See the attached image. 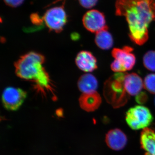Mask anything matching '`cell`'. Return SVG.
Instances as JSON below:
<instances>
[{"mask_svg":"<svg viewBox=\"0 0 155 155\" xmlns=\"http://www.w3.org/2000/svg\"><path fill=\"white\" fill-rule=\"evenodd\" d=\"M116 14L126 18L129 36L134 43L142 45L148 39V27L155 21V0H116Z\"/></svg>","mask_w":155,"mask_h":155,"instance_id":"cell-1","label":"cell"},{"mask_svg":"<svg viewBox=\"0 0 155 155\" xmlns=\"http://www.w3.org/2000/svg\"><path fill=\"white\" fill-rule=\"evenodd\" d=\"M127 125L133 130L144 129L152 122L153 117L148 108L142 105L130 108L126 114Z\"/></svg>","mask_w":155,"mask_h":155,"instance_id":"cell-4","label":"cell"},{"mask_svg":"<svg viewBox=\"0 0 155 155\" xmlns=\"http://www.w3.org/2000/svg\"></svg>","mask_w":155,"mask_h":155,"instance_id":"cell-23","label":"cell"},{"mask_svg":"<svg viewBox=\"0 0 155 155\" xmlns=\"http://www.w3.org/2000/svg\"><path fill=\"white\" fill-rule=\"evenodd\" d=\"M82 22L86 29L93 33L108 28L105 17L101 12L96 10L87 11L84 15Z\"/></svg>","mask_w":155,"mask_h":155,"instance_id":"cell-7","label":"cell"},{"mask_svg":"<svg viewBox=\"0 0 155 155\" xmlns=\"http://www.w3.org/2000/svg\"><path fill=\"white\" fill-rule=\"evenodd\" d=\"M79 105L81 109L88 112L95 111L102 103V98L97 91L89 93H82L79 99Z\"/></svg>","mask_w":155,"mask_h":155,"instance_id":"cell-11","label":"cell"},{"mask_svg":"<svg viewBox=\"0 0 155 155\" xmlns=\"http://www.w3.org/2000/svg\"><path fill=\"white\" fill-rule=\"evenodd\" d=\"M106 142L110 148L120 150L125 147L127 143V137L125 133L119 129H112L107 133Z\"/></svg>","mask_w":155,"mask_h":155,"instance_id":"cell-9","label":"cell"},{"mask_svg":"<svg viewBox=\"0 0 155 155\" xmlns=\"http://www.w3.org/2000/svg\"><path fill=\"white\" fill-rule=\"evenodd\" d=\"M45 61V57L41 54L27 53L14 63L15 73L21 79L34 81L38 87L51 91L49 76L43 67Z\"/></svg>","mask_w":155,"mask_h":155,"instance_id":"cell-2","label":"cell"},{"mask_svg":"<svg viewBox=\"0 0 155 155\" xmlns=\"http://www.w3.org/2000/svg\"><path fill=\"white\" fill-rule=\"evenodd\" d=\"M143 64L148 70L155 72V51H149L143 57Z\"/></svg>","mask_w":155,"mask_h":155,"instance_id":"cell-16","label":"cell"},{"mask_svg":"<svg viewBox=\"0 0 155 155\" xmlns=\"http://www.w3.org/2000/svg\"><path fill=\"white\" fill-rule=\"evenodd\" d=\"M75 63L78 68L84 72H92L97 68L96 58L88 51H81L78 53Z\"/></svg>","mask_w":155,"mask_h":155,"instance_id":"cell-10","label":"cell"},{"mask_svg":"<svg viewBox=\"0 0 155 155\" xmlns=\"http://www.w3.org/2000/svg\"><path fill=\"white\" fill-rule=\"evenodd\" d=\"M81 6L85 8H91L96 5L98 0H78Z\"/></svg>","mask_w":155,"mask_h":155,"instance_id":"cell-19","label":"cell"},{"mask_svg":"<svg viewBox=\"0 0 155 155\" xmlns=\"http://www.w3.org/2000/svg\"><path fill=\"white\" fill-rule=\"evenodd\" d=\"M126 72L116 73L106 81L104 94L107 101L114 108L125 105L129 99L125 89L124 80Z\"/></svg>","mask_w":155,"mask_h":155,"instance_id":"cell-3","label":"cell"},{"mask_svg":"<svg viewBox=\"0 0 155 155\" xmlns=\"http://www.w3.org/2000/svg\"><path fill=\"white\" fill-rule=\"evenodd\" d=\"M137 102L139 104H144L148 100V96L144 92H140L135 98Z\"/></svg>","mask_w":155,"mask_h":155,"instance_id":"cell-20","label":"cell"},{"mask_svg":"<svg viewBox=\"0 0 155 155\" xmlns=\"http://www.w3.org/2000/svg\"><path fill=\"white\" fill-rule=\"evenodd\" d=\"M60 1H61V0H57V2H59Z\"/></svg>","mask_w":155,"mask_h":155,"instance_id":"cell-22","label":"cell"},{"mask_svg":"<svg viewBox=\"0 0 155 155\" xmlns=\"http://www.w3.org/2000/svg\"><path fill=\"white\" fill-rule=\"evenodd\" d=\"M24 0H4V2L8 6L12 8H16L22 5Z\"/></svg>","mask_w":155,"mask_h":155,"instance_id":"cell-21","label":"cell"},{"mask_svg":"<svg viewBox=\"0 0 155 155\" xmlns=\"http://www.w3.org/2000/svg\"><path fill=\"white\" fill-rule=\"evenodd\" d=\"M144 88L150 93L155 94V74L151 73L145 78L143 81Z\"/></svg>","mask_w":155,"mask_h":155,"instance_id":"cell-17","label":"cell"},{"mask_svg":"<svg viewBox=\"0 0 155 155\" xmlns=\"http://www.w3.org/2000/svg\"><path fill=\"white\" fill-rule=\"evenodd\" d=\"M27 93L22 89L12 87H7L2 95L4 107L8 110H17L24 102Z\"/></svg>","mask_w":155,"mask_h":155,"instance_id":"cell-6","label":"cell"},{"mask_svg":"<svg viewBox=\"0 0 155 155\" xmlns=\"http://www.w3.org/2000/svg\"><path fill=\"white\" fill-rule=\"evenodd\" d=\"M133 50V48L125 46L122 48H115L112 51L113 57L120 61L127 71L131 70L135 64V56L132 53Z\"/></svg>","mask_w":155,"mask_h":155,"instance_id":"cell-8","label":"cell"},{"mask_svg":"<svg viewBox=\"0 0 155 155\" xmlns=\"http://www.w3.org/2000/svg\"><path fill=\"white\" fill-rule=\"evenodd\" d=\"M140 144L146 152L145 155H155V132L147 127L143 130L140 135Z\"/></svg>","mask_w":155,"mask_h":155,"instance_id":"cell-13","label":"cell"},{"mask_svg":"<svg viewBox=\"0 0 155 155\" xmlns=\"http://www.w3.org/2000/svg\"><path fill=\"white\" fill-rule=\"evenodd\" d=\"M78 86L82 93L97 91L98 82L94 75L89 73L81 75L78 81Z\"/></svg>","mask_w":155,"mask_h":155,"instance_id":"cell-14","label":"cell"},{"mask_svg":"<svg viewBox=\"0 0 155 155\" xmlns=\"http://www.w3.org/2000/svg\"><path fill=\"white\" fill-rule=\"evenodd\" d=\"M44 20L50 30L60 33L67 22V14L64 6L49 9L45 14Z\"/></svg>","mask_w":155,"mask_h":155,"instance_id":"cell-5","label":"cell"},{"mask_svg":"<svg viewBox=\"0 0 155 155\" xmlns=\"http://www.w3.org/2000/svg\"><path fill=\"white\" fill-rule=\"evenodd\" d=\"M125 89L129 96H136L144 87L143 81L136 73H126L124 80Z\"/></svg>","mask_w":155,"mask_h":155,"instance_id":"cell-12","label":"cell"},{"mask_svg":"<svg viewBox=\"0 0 155 155\" xmlns=\"http://www.w3.org/2000/svg\"><path fill=\"white\" fill-rule=\"evenodd\" d=\"M110 67L111 69L116 73L125 72L127 71L124 65L120 61L116 59L111 64Z\"/></svg>","mask_w":155,"mask_h":155,"instance_id":"cell-18","label":"cell"},{"mask_svg":"<svg viewBox=\"0 0 155 155\" xmlns=\"http://www.w3.org/2000/svg\"><path fill=\"white\" fill-rule=\"evenodd\" d=\"M108 29L107 28L97 32L95 37L96 44L101 49H110L114 45V39Z\"/></svg>","mask_w":155,"mask_h":155,"instance_id":"cell-15","label":"cell"}]
</instances>
